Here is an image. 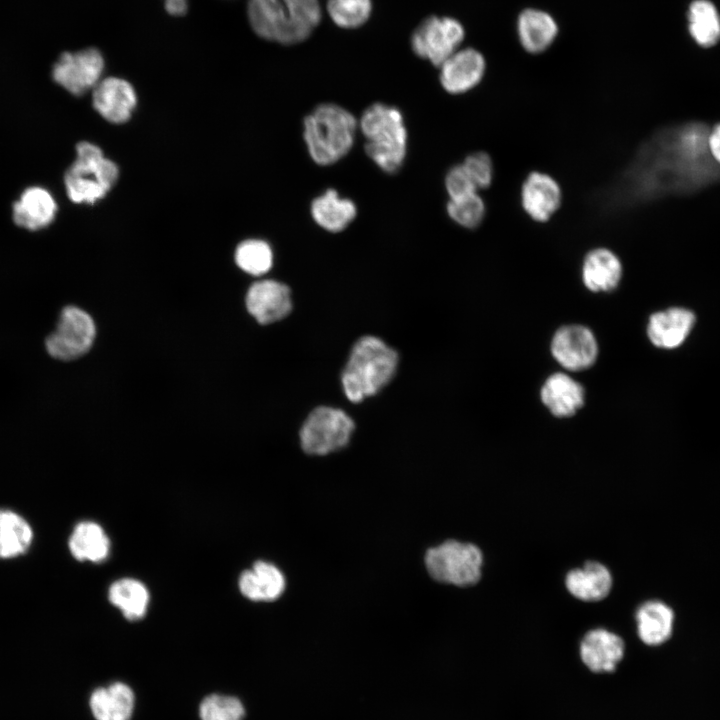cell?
<instances>
[{
	"label": "cell",
	"instance_id": "20",
	"mask_svg": "<svg viewBox=\"0 0 720 720\" xmlns=\"http://www.w3.org/2000/svg\"><path fill=\"white\" fill-rule=\"evenodd\" d=\"M310 213L320 228L339 233L356 218L357 206L353 200L341 197L336 189L328 188L311 201Z\"/></svg>",
	"mask_w": 720,
	"mask_h": 720
},
{
	"label": "cell",
	"instance_id": "38",
	"mask_svg": "<svg viewBox=\"0 0 720 720\" xmlns=\"http://www.w3.org/2000/svg\"><path fill=\"white\" fill-rule=\"evenodd\" d=\"M708 145L712 157L720 164V123H717L711 128Z\"/></svg>",
	"mask_w": 720,
	"mask_h": 720
},
{
	"label": "cell",
	"instance_id": "14",
	"mask_svg": "<svg viewBox=\"0 0 720 720\" xmlns=\"http://www.w3.org/2000/svg\"><path fill=\"white\" fill-rule=\"evenodd\" d=\"M439 68L443 89L449 94L460 95L479 85L486 71V61L473 48L458 49Z\"/></svg>",
	"mask_w": 720,
	"mask_h": 720
},
{
	"label": "cell",
	"instance_id": "32",
	"mask_svg": "<svg viewBox=\"0 0 720 720\" xmlns=\"http://www.w3.org/2000/svg\"><path fill=\"white\" fill-rule=\"evenodd\" d=\"M235 261L238 267L246 273L259 276L271 269L273 251L264 240L248 239L237 246Z\"/></svg>",
	"mask_w": 720,
	"mask_h": 720
},
{
	"label": "cell",
	"instance_id": "9",
	"mask_svg": "<svg viewBox=\"0 0 720 720\" xmlns=\"http://www.w3.org/2000/svg\"><path fill=\"white\" fill-rule=\"evenodd\" d=\"M95 336L92 317L78 307L67 306L60 314L56 330L47 337L45 346L55 359L74 360L89 351Z\"/></svg>",
	"mask_w": 720,
	"mask_h": 720
},
{
	"label": "cell",
	"instance_id": "3",
	"mask_svg": "<svg viewBox=\"0 0 720 720\" xmlns=\"http://www.w3.org/2000/svg\"><path fill=\"white\" fill-rule=\"evenodd\" d=\"M358 120L348 109L335 103L317 105L303 120V139L311 160L330 166L353 148Z\"/></svg>",
	"mask_w": 720,
	"mask_h": 720
},
{
	"label": "cell",
	"instance_id": "13",
	"mask_svg": "<svg viewBox=\"0 0 720 720\" xmlns=\"http://www.w3.org/2000/svg\"><path fill=\"white\" fill-rule=\"evenodd\" d=\"M551 352L561 366L568 370L579 371L594 364L598 346L592 331L587 327L568 325L559 328L554 334Z\"/></svg>",
	"mask_w": 720,
	"mask_h": 720
},
{
	"label": "cell",
	"instance_id": "22",
	"mask_svg": "<svg viewBox=\"0 0 720 720\" xmlns=\"http://www.w3.org/2000/svg\"><path fill=\"white\" fill-rule=\"evenodd\" d=\"M612 584L609 569L597 561H587L582 568L570 570L565 577L568 592L586 602H596L606 598Z\"/></svg>",
	"mask_w": 720,
	"mask_h": 720
},
{
	"label": "cell",
	"instance_id": "15",
	"mask_svg": "<svg viewBox=\"0 0 720 720\" xmlns=\"http://www.w3.org/2000/svg\"><path fill=\"white\" fill-rule=\"evenodd\" d=\"M248 312L263 325L285 318L292 309L290 288L276 280H261L247 292Z\"/></svg>",
	"mask_w": 720,
	"mask_h": 720
},
{
	"label": "cell",
	"instance_id": "27",
	"mask_svg": "<svg viewBox=\"0 0 720 720\" xmlns=\"http://www.w3.org/2000/svg\"><path fill=\"white\" fill-rule=\"evenodd\" d=\"M639 638L647 645L667 641L673 630L674 613L665 603L651 600L643 603L635 614Z\"/></svg>",
	"mask_w": 720,
	"mask_h": 720
},
{
	"label": "cell",
	"instance_id": "4",
	"mask_svg": "<svg viewBox=\"0 0 720 720\" xmlns=\"http://www.w3.org/2000/svg\"><path fill=\"white\" fill-rule=\"evenodd\" d=\"M364 151L383 172L397 173L408 151V131L400 109L385 103L369 105L358 120Z\"/></svg>",
	"mask_w": 720,
	"mask_h": 720
},
{
	"label": "cell",
	"instance_id": "7",
	"mask_svg": "<svg viewBox=\"0 0 720 720\" xmlns=\"http://www.w3.org/2000/svg\"><path fill=\"white\" fill-rule=\"evenodd\" d=\"M425 564L436 581L469 587L481 578L483 554L475 544L447 540L427 551Z\"/></svg>",
	"mask_w": 720,
	"mask_h": 720
},
{
	"label": "cell",
	"instance_id": "24",
	"mask_svg": "<svg viewBox=\"0 0 720 720\" xmlns=\"http://www.w3.org/2000/svg\"><path fill=\"white\" fill-rule=\"evenodd\" d=\"M240 592L252 601H273L285 589V578L273 564L257 561L239 577Z\"/></svg>",
	"mask_w": 720,
	"mask_h": 720
},
{
	"label": "cell",
	"instance_id": "17",
	"mask_svg": "<svg viewBox=\"0 0 720 720\" xmlns=\"http://www.w3.org/2000/svg\"><path fill=\"white\" fill-rule=\"evenodd\" d=\"M56 212L57 203L54 197L40 186L25 189L12 206L14 223L30 231L47 227L55 219Z\"/></svg>",
	"mask_w": 720,
	"mask_h": 720
},
{
	"label": "cell",
	"instance_id": "16",
	"mask_svg": "<svg viewBox=\"0 0 720 720\" xmlns=\"http://www.w3.org/2000/svg\"><path fill=\"white\" fill-rule=\"evenodd\" d=\"M133 86L118 77L101 79L92 92L94 109L107 121L121 124L128 121L136 106Z\"/></svg>",
	"mask_w": 720,
	"mask_h": 720
},
{
	"label": "cell",
	"instance_id": "8",
	"mask_svg": "<svg viewBox=\"0 0 720 720\" xmlns=\"http://www.w3.org/2000/svg\"><path fill=\"white\" fill-rule=\"evenodd\" d=\"M353 430L354 422L344 411L320 406L305 420L300 430V443L308 454L325 455L344 447Z\"/></svg>",
	"mask_w": 720,
	"mask_h": 720
},
{
	"label": "cell",
	"instance_id": "1",
	"mask_svg": "<svg viewBox=\"0 0 720 720\" xmlns=\"http://www.w3.org/2000/svg\"><path fill=\"white\" fill-rule=\"evenodd\" d=\"M711 128L691 121L657 130L603 191V207L616 212L719 182L720 164L708 145Z\"/></svg>",
	"mask_w": 720,
	"mask_h": 720
},
{
	"label": "cell",
	"instance_id": "31",
	"mask_svg": "<svg viewBox=\"0 0 720 720\" xmlns=\"http://www.w3.org/2000/svg\"><path fill=\"white\" fill-rule=\"evenodd\" d=\"M689 32L694 41L704 48L720 40V14L709 0H694L688 9Z\"/></svg>",
	"mask_w": 720,
	"mask_h": 720
},
{
	"label": "cell",
	"instance_id": "26",
	"mask_svg": "<svg viewBox=\"0 0 720 720\" xmlns=\"http://www.w3.org/2000/svg\"><path fill=\"white\" fill-rule=\"evenodd\" d=\"M517 31L522 47L529 53L538 54L553 43L558 27L551 15L530 8L519 15Z\"/></svg>",
	"mask_w": 720,
	"mask_h": 720
},
{
	"label": "cell",
	"instance_id": "6",
	"mask_svg": "<svg viewBox=\"0 0 720 720\" xmlns=\"http://www.w3.org/2000/svg\"><path fill=\"white\" fill-rule=\"evenodd\" d=\"M119 175L117 165L90 142L76 146V158L64 175L68 198L78 204H94L110 191Z\"/></svg>",
	"mask_w": 720,
	"mask_h": 720
},
{
	"label": "cell",
	"instance_id": "18",
	"mask_svg": "<svg viewBox=\"0 0 720 720\" xmlns=\"http://www.w3.org/2000/svg\"><path fill=\"white\" fill-rule=\"evenodd\" d=\"M624 655V641L606 629H593L580 643V657L593 672H611Z\"/></svg>",
	"mask_w": 720,
	"mask_h": 720
},
{
	"label": "cell",
	"instance_id": "5",
	"mask_svg": "<svg viewBox=\"0 0 720 720\" xmlns=\"http://www.w3.org/2000/svg\"><path fill=\"white\" fill-rule=\"evenodd\" d=\"M398 354L374 336L360 338L352 348L342 374L346 397L354 403L378 393L392 379Z\"/></svg>",
	"mask_w": 720,
	"mask_h": 720
},
{
	"label": "cell",
	"instance_id": "30",
	"mask_svg": "<svg viewBox=\"0 0 720 720\" xmlns=\"http://www.w3.org/2000/svg\"><path fill=\"white\" fill-rule=\"evenodd\" d=\"M33 538L32 528L19 514L0 509V558L17 557L27 551Z\"/></svg>",
	"mask_w": 720,
	"mask_h": 720
},
{
	"label": "cell",
	"instance_id": "34",
	"mask_svg": "<svg viewBox=\"0 0 720 720\" xmlns=\"http://www.w3.org/2000/svg\"><path fill=\"white\" fill-rule=\"evenodd\" d=\"M328 13L342 28H356L364 24L371 12L370 0H329Z\"/></svg>",
	"mask_w": 720,
	"mask_h": 720
},
{
	"label": "cell",
	"instance_id": "25",
	"mask_svg": "<svg viewBox=\"0 0 720 720\" xmlns=\"http://www.w3.org/2000/svg\"><path fill=\"white\" fill-rule=\"evenodd\" d=\"M134 705V692L122 682L95 689L89 699V707L96 720H130Z\"/></svg>",
	"mask_w": 720,
	"mask_h": 720
},
{
	"label": "cell",
	"instance_id": "35",
	"mask_svg": "<svg viewBox=\"0 0 720 720\" xmlns=\"http://www.w3.org/2000/svg\"><path fill=\"white\" fill-rule=\"evenodd\" d=\"M201 720H243L245 708L234 696L211 694L199 706Z\"/></svg>",
	"mask_w": 720,
	"mask_h": 720
},
{
	"label": "cell",
	"instance_id": "37",
	"mask_svg": "<svg viewBox=\"0 0 720 720\" xmlns=\"http://www.w3.org/2000/svg\"><path fill=\"white\" fill-rule=\"evenodd\" d=\"M444 186L449 199H456L478 192L462 163L451 166L444 177Z\"/></svg>",
	"mask_w": 720,
	"mask_h": 720
},
{
	"label": "cell",
	"instance_id": "10",
	"mask_svg": "<svg viewBox=\"0 0 720 720\" xmlns=\"http://www.w3.org/2000/svg\"><path fill=\"white\" fill-rule=\"evenodd\" d=\"M464 39V28L453 18L431 16L414 31L411 46L415 54L439 67L458 50Z\"/></svg>",
	"mask_w": 720,
	"mask_h": 720
},
{
	"label": "cell",
	"instance_id": "23",
	"mask_svg": "<svg viewBox=\"0 0 720 720\" xmlns=\"http://www.w3.org/2000/svg\"><path fill=\"white\" fill-rule=\"evenodd\" d=\"M695 317L689 310L671 308L650 317L647 333L657 347L671 349L679 346L689 334Z\"/></svg>",
	"mask_w": 720,
	"mask_h": 720
},
{
	"label": "cell",
	"instance_id": "19",
	"mask_svg": "<svg viewBox=\"0 0 720 720\" xmlns=\"http://www.w3.org/2000/svg\"><path fill=\"white\" fill-rule=\"evenodd\" d=\"M622 263L611 249L596 247L585 255L582 263V280L592 292L614 290L622 277Z\"/></svg>",
	"mask_w": 720,
	"mask_h": 720
},
{
	"label": "cell",
	"instance_id": "2",
	"mask_svg": "<svg viewBox=\"0 0 720 720\" xmlns=\"http://www.w3.org/2000/svg\"><path fill=\"white\" fill-rule=\"evenodd\" d=\"M248 18L261 38L296 44L309 37L321 11L318 0H248Z\"/></svg>",
	"mask_w": 720,
	"mask_h": 720
},
{
	"label": "cell",
	"instance_id": "28",
	"mask_svg": "<svg viewBox=\"0 0 720 720\" xmlns=\"http://www.w3.org/2000/svg\"><path fill=\"white\" fill-rule=\"evenodd\" d=\"M68 546L72 556L79 561L98 563L110 553V540L103 528L93 521L78 523L70 535Z\"/></svg>",
	"mask_w": 720,
	"mask_h": 720
},
{
	"label": "cell",
	"instance_id": "36",
	"mask_svg": "<svg viewBox=\"0 0 720 720\" xmlns=\"http://www.w3.org/2000/svg\"><path fill=\"white\" fill-rule=\"evenodd\" d=\"M477 190L487 189L494 179V164L491 156L484 151L468 154L462 162Z\"/></svg>",
	"mask_w": 720,
	"mask_h": 720
},
{
	"label": "cell",
	"instance_id": "21",
	"mask_svg": "<svg viewBox=\"0 0 720 720\" xmlns=\"http://www.w3.org/2000/svg\"><path fill=\"white\" fill-rule=\"evenodd\" d=\"M541 401L556 417H570L583 405L585 393L580 383L564 373H554L544 382Z\"/></svg>",
	"mask_w": 720,
	"mask_h": 720
},
{
	"label": "cell",
	"instance_id": "39",
	"mask_svg": "<svg viewBox=\"0 0 720 720\" xmlns=\"http://www.w3.org/2000/svg\"><path fill=\"white\" fill-rule=\"evenodd\" d=\"M166 11L173 16H182L187 12L188 0H165Z\"/></svg>",
	"mask_w": 720,
	"mask_h": 720
},
{
	"label": "cell",
	"instance_id": "33",
	"mask_svg": "<svg viewBox=\"0 0 720 720\" xmlns=\"http://www.w3.org/2000/svg\"><path fill=\"white\" fill-rule=\"evenodd\" d=\"M486 204L478 192L449 199L446 204L448 217L462 228L473 230L478 228L486 216Z\"/></svg>",
	"mask_w": 720,
	"mask_h": 720
},
{
	"label": "cell",
	"instance_id": "11",
	"mask_svg": "<svg viewBox=\"0 0 720 720\" xmlns=\"http://www.w3.org/2000/svg\"><path fill=\"white\" fill-rule=\"evenodd\" d=\"M104 59L96 48L64 52L52 68L53 80L73 95H82L101 80Z\"/></svg>",
	"mask_w": 720,
	"mask_h": 720
},
{
	"label": "cell",
	"instance_id": "12",
	"mask_svg": "<svg viewBox=\"0 0 720 720\" xmlns=\"http://www.w3.org/2000/svg\"><path fill=\"white\" fill-rule=\"evenodd\" d=\"M562 199L563 193L559 182L546 172L531 171L521 184V207L534 222L550 221L560 209Z\"/></svg>",
	"mask_w": 720,
	"mask_h": 720
},
{
	"label": "cell",
	"instance_id": "29",
	"mask_svg": "<svg viewBox=\"0 0 720 720\" xmlns=\"http://www.w3.org/2000/svg\"><path fill=\"white\" fill-rule=\"evenodd\" d=\"M108 598L130 621L144 617L150 599L146 586L133 578H122L112 583Z\"/></svg>",
	"mask_w": 720,
	"mask_h": 720
}]
</instances>
